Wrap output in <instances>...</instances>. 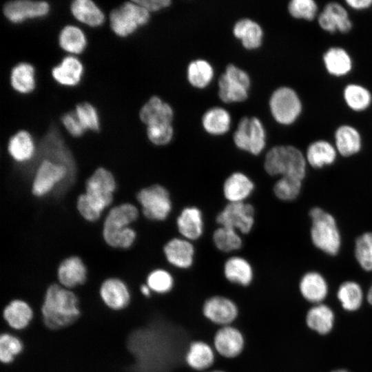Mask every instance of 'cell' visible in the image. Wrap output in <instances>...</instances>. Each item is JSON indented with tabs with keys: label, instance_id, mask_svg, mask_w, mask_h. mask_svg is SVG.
<instances>
[{
	"label": "cell",
	"instance_id": "obj_39",
	"mask_svg": "<svg viewBox=\"0 0 372 372\" xmlns=\"http://www.w3.org/2000/svg\"><path fill=\"white\" fill-rule=\"evenodd\" d=\"M343 99L351 110L362 112L369 107L372 94L366 87L358 83H349L343 90Z\"/></svg>",
	"mask_w": 372,
	"mask_h": 372
},
{
	"label": "cell",
	"instance_id": "obj_37",
	"mask_svg": "<svg viewBox=\"0 0 372 372\" xmlns=\"http://www.w3.org/2000/svg\"><path fill=\"white\" fill-rule=\"evenodd\" d=\"M34 66L26 62L16 65L11 70L10 83L12 88L21 94L32 92L36 85Z\"/></svg>",
	"mask_w": 372,
	"mask_h": 372
},
{
	"label": "cell",
	"instance_id": "obj_12",
	"mask_svg": "<svg viewBox=\"0 0 372 372\" xmlns=\"http://www.w3.org/2000/svg\"><path fill=\"white\" fill-rule=\"evenodd\" d=\"M216 220L220 226L247 234L254 225L255 209L252 205L246 202L228 203L217 214Z\"/></svg>",
	"mask_w": 372,
	"mask_h": 372
},
{
	"label": "cell",
	"instance_id": "obj_30",
	"mask_svg": "<svg viewBox=\"0 0 372 372\" xmlns=\"http://www.w3.org/2000/svg\"><path fill=\"white\" fill-rule=\"evenodd\" d=\"M336 298L344 311L354 313L362 307L366 294L360 283L355 280H347L338 286Z\"/></svg>",
	"mask_w": 372,
	"mask_h": 372
},
{
	"label": "cell",
	"instance_id": "obj_8",
	"mask_svg": "<svg viewBox=\"0 0 372 372\" xmlns=\"http://www.w3.org/2000/svg\"><path fill=\"white\" fill-rule=\"evenodd\" d=\"M269 108L273 118L277 123L289 125L301 114L302 103L298 93L293 88L282 86L271 94Z\"/></svg>",
	"mask_w": 372,
	"mask_h": 372
},
{
	"label": "cell",
	"instance_id": "obj_5",
	"mask_svg": "<svg viewBox=\"0 0 372 372\" xmlns=\"http://www.w3.org/2000/svg\"><path fill=\"white\" fill-rule=\"evenodd\" d=\"M116 189L114 174L107 168L99 167L86 180L83 193L90 205L102 214L112 205Z\"/></svg>",
	"mask_w": 372,
	"mask_h": 372
},
{
	"label": "cell",
	"instance_id": "obj_24",
	"mask_svg": "<svg viewBox=\"0 0 372 372\" xmlns=\"http://www.w3.org/2000/svg\"><path fill=\"white\" fill-rule=\"evenodd\" d=\"M216 359V353L212 344L204 340L192 341L185 355L187 366L196 372H205L211 369Z\"/></svg>",
	"mask_w": 372,
	"mask_h": 372
},
{
	"label": "cell",
	"instance_id": "obj_14",
	"mask_svg": "<svg viewBox=\"0 0 372 372\" xmlns=\"http://www.w3.org/2000/svg\"><path fill=\"white\" fill-rule=\"evenodd\" d=\"M212 346L218 356L235 359L244 351L245 338L242 332L233 324L220 327L214 334Z\"/></svg>",
	"mask_w": 372,
	"mask_h": 372
},
{
	"label": "cell",
	"instance_id": "obj_7",
	"mask_svg": "<svg viewBox=\"0 0 372 372\" xmlns=\"http://www.w3.org/2000/svg\"><path fill=\"white\" fill-rule=\"evenodd\" d=\"M149 18V12L134 1L123 3L110 14L111 28L121 37L133 34L139 27L147 24Z\"/></svg>",
	"mask_w": 372,
	"mask_h": 372
},
{
	"label": "cell",
	"instance_id": "obj_1",
	"mask_svg": "<svg viewBox=\"0 0 372 372\" xmlns=\"http://www.w3.org/2000/svg\"><path fill=\"white\" fill-rule=\"evenodd\" d=\"M41 313L48 329L59 330L68 327L81 316L79 298L73 290L53 282L45 290Z\"/></svg>",
	"mask_w": 372,
	"mask_h": 372
},
{
	"label": "cell",
	"instance_id": "obj_9",
	"mask_svg": "<svg viewBox=\"0 0 372 372\" xmlns=\"http://www.w3.org/2000/svg\"><path fill=\"white\" fill-rule=\"evenodd\" d=\"M266 138L262 122L255 116L242 117L233 136L236 147L252 155L262 152L266 146Z\"/></svg>",
	"mask_w": 372,
	"mask_h": 372
},
{
	"label": "cell",
	"instance_id": "obj_17",
	"mask_svg": "<svg viewBox=\"0 0 372 372\" xmlns=\"http://www.w3.org/2000/svg\"><path fill=\"white\" fill-rule=\"evenodd\" d=\"M320 28L329 33H348L353 23L346 8L336 1L327 3L317 17Z\"/></svg>",
	"mask_w": 372,
	"mask_h": 372
},
{
	"label": "cell",
	"instance_id": "obj_49",
	"mask_svg": "<svg viewBox=\"0 0 372 372\" xmlns=\"http://www.w3.org/2000/svg\"><path fill=\"white\" fill-rule=\"evenodd\" d=\"M76 209L81 216L85 220L90 223L97 221L102 215L90 205L84 193L79 194L77 197Z\"/></svg>",
	"mask_w": 372,
	"mask_h": 372
},
{
	"label": "cell",
	"instance_id": "obj_41",
	"mask_svg": "<svg viewBox=\"0 0 372 372\" xmlns=\"http://www.w3.org/2000/svg\"><path fill=\"white\" fill-rule=\"evenodd\" d=\"M187 76L189 83L193 87L203 89L212 81L214 69L206 60H194L187 66Z\"/></svg>",
	"mask_w": 372,
	"mask_h": 372
},
{
	"label": "cell",
	"instance_id": "obj_46",
	"mask_svg": "<svg viewBox=\"0 0 372 372\" xmlns=\"http://www.w3.org/2000/svg\"><path fill=\"white\" fill-rule=\"evenodd\" d=\"M287 10L294 19L311 21L318 17V6L313 0H291Z\"/></svg>",
	"mask_w": 372,
	"mask_h": 372
},
{
	"label": "cell",
	"instance_id": "obj_3",
	"mask_svg": "<svg viewBox=\"0 0 372 372\" xmlns=\"http://www.w3.org/2000/svg\"><path fill=\"white\" fill-rule=\"evenodd\" d=\"M264 169L271 176H289L304 180L307 163L304 154L291 145H280L271 147L266 154Z\"/></svg>",
	"mask_w": 372,
	"mask_h": 372
},
{
	"label": "cell",
	"instance_id": "obj_6",
	"mask_svg": "<svg viewBox=\"0 0 372 372\" xmlns=\"http://www.w3.org/2000/svg\"><path fill=\"white\" fill-rule=\"evenodd\" d=\"M144 216L153 221H163L172 210V201L167 189L154 184L141 189L136 196Z\"/></svg>",
	"mask_w": 372,
	"mask_h": 372
},
{
	"label": "cell",
	"instance_id": "obj_52",
	"mask_svg": "<svg viewBox=\"0 0 372 372\" xmlns=\"http://www.w3.org/2000/svg\"><path fill=\"white\" fill-rule=\"evenodd\" d=\"M345 3L355 10H363L372 6V0H346Z\"/></svg>",
	"mask_w": 372,
	"mask_h": 372
},
{
	"label": "cell",
	"instance_id": "obj_42",
	"mask_svg": "<svg viewBox=\"0 0 372 372\" xmlns=\"http://www.w3.org/2000/svg\"><path fill=\"white\" fill-rule=\"evenodd\" d=\"M212 240L215 247L223 252L237 251L242 247V240L237 231L220 226L213 232Z\"/></svg>",
	"mask_w": 372,
	"mask_h": 372
},
{
	"label": "cell",
	"instance_id": "obj_18",
	"mask_svg": "<svg viewBox=\"0 0 372 372\" xmlns=\"http://www.w3.org/2000/svg\"><path fill=\"white\" fill-rule=\"evenodd\" d=\"M50 10L49 3L44 1L15 0L6 3L3 12L8 21L19 23L46 16Z\"/></svg>",
	"mask_w": 372,
	"mask_h": 372
},
{
	"label": "cell",
	"instance_id": "obj_26",
	"mask_svg": "<svg viewBox=\"0 0 372 372\" xmlns=\"http://www.w3.org/2000/svg\"><path fill=\"white\" fill-rule=\"evenodd\" d=\"M255 189L254 181L243 172H234L225 180L223 194L228 203L245 202Z\"/></svg>",
	"mask_w": 372,
	"mask_h": 372
},
{
	"label": "cell",
	"instance_id": "obj_21",
	"mask_svg": "<svg viewBox=\"0 0 372 372\" xmlns=\"http://www.w3.org/2000/svg\"><path fill=\"white\" fill-rule=\"evenodd\" d=\"M329 291L327 280L319 271H308L299 280L298 291L300 296L312 305L324 302Z\"/></svg>",
	"mask_w": 372,
	"mask_h": 372
},
{
	"label": "cell",
	"instance_id": "obj_2",
	"mask_svg": "<svg viewBox=\"0 0 372 372\" xmlns=\"http://www.w3.org/2000/svg\"><path fill=\"white\" fill-rule=\"evenodd\" d=\"M138 216V207L131 203H123L112 207L103 223L104 242L112 248H130L137 237L136 231L130 225Z\"/></svg>",
	"mask_w": 372,
	"mask_h": 372
},
{
	"label": "cell",
	"instance_id": "obj_4",
	"mask_svg": "<svg viewBox=\"0 0 372 372\" xmlns=\"http://www.w3.org/2000/svg\"><path fill=\"white\" fill-rule=\"evenodd\" d=\"M311 219L310 238L313 245L330 256H335L342 246V236L333 215L319 206L309 211Z\"/></svg>",
	"mask_w": 372,
	"mask_h": 372
},
{
	"label": "cell",
	"instance_id": "obj_55",
	"mask_svg": "<svg viewBox=\"0 0 372 372\" xmlns=\"http://www.w3.org/2000/svg\"><path fill=\"white\" fill-rule=\"evenodd\" d=\"M205 372H226V371L222 369H211Z\"/></svg>",
	"mask_w": 372,
	"mask_h": 372
},
{
	"label": "cell",
	"instance_id": "obj_16",
	"mask_svg": "<svg viewBox=\"0 0 372 372\" xmlns=\"http://www.w3.org/2000/svg\"><path fill=\"white\" fill-rule=\"evenodd\" d=\"M99 296L104 304L112 311H121L127 307L132 295L128 285L121 278L110 276L99 286Z\"/></svg>",
	"mask_w": 372,
	"mask_h": 372
},
{
	"label": "cell",
	"instance_id": "obj_50",
	"mask_svg": "<svg viewBox=\"0 0 372 372\" xmlns=\"http://www.w3.org/2000/svg\"><path fill=\"white\" fill-rule=\"evenodd\" d=\"M61 121L66 130L74 137H80L85 132L79 121L75 111L63 114L61 117Z\"/></svg>",
	"mask_w": 372,
	"mask_h": 372
},
{
	"label": "cell",
	"instance_id": "obj_44",
	"mask_svg": "<svg viewBox=\"0 0 372 372\" xmlns=\"http://www.w3.org/2000/svg\"><path fill=\"white\" fill-rule=\"evenodd\" d=\"M302 181L293 177H280L273 185V194L282 201H293L298 198L302 192Z\"/></svg>",
	"mask_w": 372,
	"mask_h": 372
},
{
	"label": "cell",
	"instance_id": "obj_28",
	"mask_svg": "<svg viewBox=\"0 0 372 372\" xmlns=\"http://www.w3.org/2000/svg\"><path fill=\"white\" fill-rule=\"evenodd\" d=\"M335 147L340 156L349 158L362 149V141L360 132L353 126L343 124L334 132Z\"/></svg>",
	"mask_w": 372,
	"mask_h": 372
},
{
	"label": "cell",
	"instance_id": "obj_22",
	"mask_svg": "<svg viewBox=\"0 0 372 372\" xmlns=\"http://www.w3.org/2000/svg\"><path fill=\"white\" fill-rule=\"evenodd\" d=\"M33 317V309L27 302L14 299L0 313V324L12 331H22L29 326Z\"/></svg>",
	"mask_w": 372,
	"mask_h": 372
},
{
	"label": "cell",
	"instance_id": "obj_23",
	"mask_svg": "<svg viewBox=\"0 0 372 372\" xmlns=\"http://www.w3.org/2000/svg\"><path fill=\"white\" fill-rule=\"evenodd\" d=\"M304 324L311 331L320 336H326L335 327V312L329 305L324 302L313 304L305 313Z\"/></svg>",
	"mask_w": 372,
	"mask_h": 372
},
{
	"label": "cell",
	"instance_id": "obj_40",
	"mask_svg": "<svg viewBox=\"0 0 372 372\" xmlns=\"http://www.w3.org/2000/svg\"><path fill=\"white\" fill-rule=\"evenodd\" d=\"M60 47L72 54H81L87 45L86 37L81 29L74 25H66L59 36Z\"/></svg>",
	"mask_w": 372,
	"mask_h": 372
},
{
	"label": "cell",
	"instance_id": "obj_32",
	"mask_svg": "<svg viewBox=\"0 0 372 372\" xmlns=\"http://www.w3.org/2000/svg\"><path fill=\"white\" fill-rule=\"evenodd\" d=\"M8 152L12 160L18 163L32 160L36 153V146L31 134L25 130L18 131L10 138Z\"/></svg>",
	"mask_w": 372,
	"mask_h": 372
},
{
	"label": "cell",
	"instance_id": "obj_10",
	"mask_svg": "<svg viewBox=\"0 0 372 372\" xmlns=\"http://www.w3.org/2000/svg\"><path fill=\"white\" fill-rule=\"evenodd\" d=\"M218 96L224 103L245 101L251 85L249 74L234 64L227 65L225 72L218 79Z\"/></svg>",
	"mask_w": 372,
	"mask_h": 372
},
{
	"label": "cell",
	"instance_id": "obj_43",
	"mask_svg": "<svg viewBox=\"0 0 372 372\" xmlns=\"http://www.w3.org/2000/svg\"><path fill=\"white\" fill-rule=\"evenodd\" d=\"M354 256L362 270L372 271V231H365L354 241Z\"/></svg>",
	"mask_w": 372,
	"mask_h": 372
},
{
	"label": "cell",
	"instance_id": "obj_53",
	"mask_svg": "<svg viewBox=\"0 0 372 372\" xmlns=\"http://www.w3.org/2000/svg\"><path fill=\"white\" fill-rule=\"evenodd\" d=\"M366 301L372 307V282L366 293Z\"/></svg>",
	"mask_w": 372,
	"mask_h": 372
},
{
	"label": "cell",
	"instance_id": "obj_47",
	"mask_svg": "<svg viewBox=\"0 0 372 372\" xmlns=\"http://www.w3.org/2000/svg\"><path fill=\"white\" fill-rule=\"evenodd\" d=\"M75 113L85 131L99 132L100 130L99 116L97 110L92 104L87 102L77 104Z\"/></svg>",
	"mask_w": 372,
	"mask_h": 372
},
{
	"label": "cell",
	"instance_id": "obj_35",
	"mask_svg": "<svg viewBox=\"0 0 372 372\" xmlns=\"http://www.w3.org/2000/svg\"><path fill=\"white\" fill-rule=\"evenodd\" d=\"M72 15L80 22L91 27H99L105 21V15L91 0H75L70 5Z\"/></svg>",
	"mask_w": 372,
	"mask_h": 372
},
{
	"label": "cell",
	"instance_id": "obj_31",
	"mask_svg": "<svg viewBox=\"0 0 372 372\" xmlns=\"http://www.w3.org/2000/svg\"><path fill=\"white\" fill-rule=\"evenodd\" d=\"M322 61L327 72L335 77L347 75L353 68L350 54L344 48L339 46L328 48L323 54Z\"/></svg>",
	"mask_w": 372,
	"mask_h": 372
},
{
	"label": "cell",
	"instance_id": "obj_34",
	"mask_svg": "<svg viewBox=\"0 0 372 372\" xmlns=\"http://www.w3.org/2000/svg\"><path fill=\"white\" fill-rule=\"evenodd\" d=\"M233 34L247 50H255L262 45L263 30L257 22L250 19L237 21L233 28Z\"/></svg>",
	"mask_w": 372,
	"mask_h": 372
},
{
	"label": "cell",
	"instance_id": "obj_45",
	"mask_svg": "<svg viewBox=\"0 0 372 372\" xmlns=\"http://www.w3.org/2000/svg\"><path fill=\"white\" fill-rule=\"evenodd\" d=\"M23 349V343L19 337L8 331L0 333V363L13 362Z\"/></svg>",
	"mask_w": 372,
	"mask_h": 372
},
{
	"label": "cell",
	"instance_id": "obj_20",
	"mask_svg": "<svg viewBox=\"0 0 372 372\" xmlns=\"http://www.w3.org/2000/svg\"><path fill=\"white\" fill-rule=\"evenodd\" d=\"M222 273L227 282L243 288L250 287L256 278L252 265L239 256H231L225 260Z\"/></svg>",
	"mask_w": 372,
	"mask_h": 372
},
{
	"label": "cell",
	"instance_id": "obj_13",
	"mask_svg": "<svg viewBox=\"0 0 372 372\" xmlns=\"http://www.w3.org/2000/svg\"><path fill=\"white\" fill-rule=\"evenodd\" d=\"M202 312L207 320L220 327L233 324L238 317L239 309L230 298L214 295L205 300Z\"/></svg>",
	"mask_w": 372,
	"mask_h": 372
},
{
	"label": "cell",
	"instance_id": "obj_11",
	"mask_svg": "<svg viewBox=\"0 0 372 372\" xmlns=\"http://www.w3.org/2000/svg\"><path fill=\"white\" fill-rule=\"evenodd\" d=\"M71 174L65 165L43 158L37 167L33 178L31 187L32 195L37 198L47 196Z\"/></svg>",
	"mask_w": 372,
	"mask_h": 372
},
{
	"label": "cell",
	"instance_id": "obj_19",
	"mask_svg": "<svg viewBox=\"0 0 372 372\" xmlns=\"http://www.w3.org/2000/svg\"><path fill=\"white\" fill-rule=\"evenodd\" d=\"M163 254L167 262L180 270H188L194 263V246L182 237L169 240L163 247Z\"/></svg>",
	"mask_w": 372,
	"mask_h": 372
},
{
	"label": "cell",
	"instance_id": "obj_48",
	"mask_svg": "<svg viewBox=\"0 0 372 372\" xmlns=\"http://www.w3.org/2000/svg\"><path fill=\"white\" fill-rule=\"evenodd\" d=\"M146 133L149 141L155 145L163 146L169 144L174 136L171 123L156 124L147 126Z\"/></svg>",
	"mask_w": 372,
	"mask_h": 372
},
{
	"label": "cell",
	"instance_id": "obj_38",
	"mask_svg": "<svg viewBox=\"0 0 372 372\" xmlns=\"http://www.w3.org/2000/svg\"><path fill=\"white\" fill-rule=\"evenodd\" d=\"M145 282L157 295H166L171 293L176 285L174 274L168 269L156 267L147 273Z\"/></svg>",
	"mask_w": 372,
	"mask_h": 372
},
{
	"label": "cell",
	"instance_id": "obj_25",
	"mask_svg": "<svg viewBox=\"0 0 372 372\" xmlns=\"http://www.w3.org/2000/svg\"><path fill=\"white\" fill-rule=\"evenodd\" d=\"M176 227L182 238L192 242L199 239L204 231L203 212L196 206L184 207L176 218Z\"/></svg>",
	"mask_w": 372,
	"mask_h": 372
},
{
	"label": "cell",
	"instance_id": "obj_36",
	"mask_svg": "<svg viewBox=\"0 0 372 372\" xmlns=\"http://www.w3.org/2000/svg\"><path fill=\"white\" fill-rule=\"evenodd\" d=\"M202 125L208 134L214 136L223 135L229 130L231 116L224 108L214 107L204 113Z\"/></svg>",
	"mask_w": 372,
	"mask_h": 372
},
{
	"label": "cell",
	"instance_id": "obj_54",
	"mask_svg": "<svg viewBox=\"0 0 372 372\" xmlns=\"http://www.w3.org/2000/svg\"><path fill=\"white\" fill-rule=\"evenodd\" d=\"M328 372H352V371L346 368L340 367V368L333 369Z\"/></svg>",
	"mask_w": 372,
	"mask_h": 372
},
{
	"label": "cell",
	"instance_id": "obj_33",
	"mask_svg": "<svg viewBox=\"0 0 372 372\" xmlns=\"http://www.w3.org/2000/svg\"><path fill=\"white\" fill-rule=\"evenodd\" d=\"M83 65L75 56H65L61 62L52 70V76L59 84L64 86H74L81 80Z\"/></svg>",
	"mask_w": 372,
	"mask_h": 372
},
{
	"label": "cell",
	"instance_id": "obj_15",
	"mask_svg": "<svg viewBox=\"0 0 372 372\" xmlns=\"http://www.w3.org/2000/svg\"><path fill=\"white\" fill-rule=\"evenodd\" d=\"M55 273L56 282L71 290L85 285L89 276L87 266L81 258L75 255L63 259Z\"/></svg>",
	"mask_w": 372,
	"mask_h": 372
},
{
	"label": "cell",
	"instance_id": "obj_51",
	"mask_svg": "<svg viewBox=\"0 0 372 372\" xmlns=\"http://www.w3.org/2000/svg\"><path fill=\"white\" fill-rule=\"evenodd\" d=\"M134 1L148 12H156L169 7L172 4L170 0H134Z\"/></svg>",
	"mask_w": 372,
	"mask_h": 372
},
{
	"label": "cell",
	"instance_id": "obj_27",
	"mask_svg": "<svg viewBox=\"0 0 372 372\" xmlns=\"http://www.w3.org/2000/svg\"><path fill=\"white\" fill-rule=\"evenodd\" d=\"M139 117L147 126L164 123L172 124L174 111L167 103L157 96H153L141 108Z\"/></svg>",
	"mask_w": 372,
	"mask_h": 372
},
{
	"label": "cell",
	"instance_id": "obj_29",
	"mask_svg": "<svg viewBox=\"0 0 372 372\" xmlns=\"http://www.w3.org/2000/svg\"><path fill=\"white\" fill-rule=\"evenodd\" d=\"M335 145L324 139L311 142L305 152V158L310 167L313 169H322L333 165L338 156Z\"/></svg>",
	"mask_w": 372,
	"mask_h": 372
}]
</instances>
